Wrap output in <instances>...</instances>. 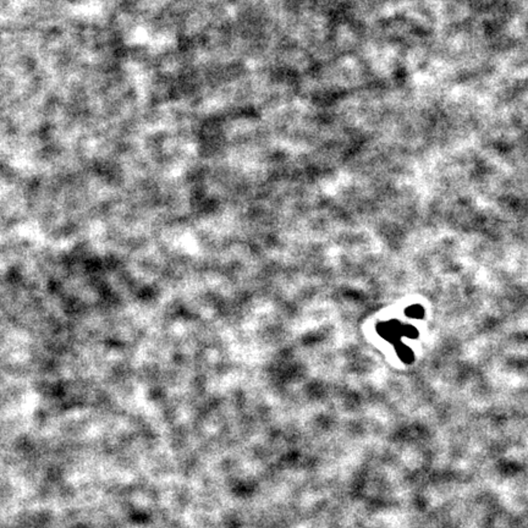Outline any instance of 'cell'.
<instances>
[{
    "label": "cell",
    "mask_w": 528,
    "mask_h": 528,
    "mask_svg": "<svg viewBox=\"0 0 528 528\" xmlns=\"http://www.w3.org/2000/svg\"><path fill=\"white\" fill-rule=\"evenodd\" d=\"M406 314L409 317H411V318L420 319L423 317L424 309H423V307L420 306V304H413V306H410L409 308L406 309Z\"/></svg>",
    "instance_id": "3957f363"
},
{
    "label": "cell",
    "mask_w": 528,
    "mask_h": 528,
    "mask_svg": "<svg viewBox=\"0 0 528 528\" xmlns=\"http://www.w3.org/2000/svg\"><path fill=\"white\" fill-rule=\"evenodd\" d=\"M403 336H407V338H417L418 336V332H417L416 328L411 325H404L403 328Z\"/></svg>",
    "instance_id": "277c9868"
},
{
    "label": "cell",
    "mask_w": 528,
    "mask_h": 528,
    "mask_svg": "<svg viewBox=\"0 0 528 528\" xmlns=\"http://www.w3.org/2000/svg\"><path fill=\"white\" fill-rule=\"evenodd\" d=\"M403 328L404 325H401L397 320H393V322L381 323L378 326V332L389 341L399 342L400 336H403Z\"/></svg>",
    "instance_id": "6da1fadb"
},
{
    "label": "cell",
    "mask_w": 528,
    "mask_h": 528,
    "mask_svg": "<svg viewBox=\"0 0 528 528\" xmlns=\"http://www.w3.org/2000/svg\"><path fill=\"white\" fill-rule=\"evenodd\" d=\"M396 351L397 354H399L400 358L403 359V361L405 362V363H411V362L413 361V352L412 350H411L410 348H407L406 345L404 344H397L396 346Z\"/></svg>",
    "instance_id": "7a4b0ae2"
}]
</instances>
